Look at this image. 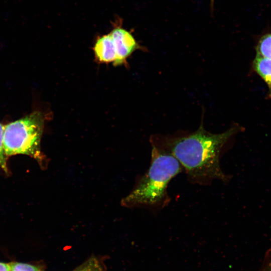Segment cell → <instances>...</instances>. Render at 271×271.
<instances>
[{
  "label": "cell",
  "instance_id": "obj_1",
  "mask_svg": "<svg viewBox=\"0 0 271 271\" xmlns=\"http://www.w3.org/2000/svg\"><path fill=\"white\" fill-rule=\"evenodd\" d=\"M239 130L233 126L214 134L207 131L202 122L195 131L175 135L151 137L152 146L174 156L192 182L205 184L214 180L223 182L229 177L222 171L220 155L224 146Z\"/></svg>",
  "mask_w": 271,
  "mask_h": 271
},
{
  "label": "cell",
  "instance_id": "obj_2",
  "mask_svg": "<svg viewBox=\"0 0 271 271\" xmlns=\"http://www.w3.org/2000/svg\"><path fill=\"white\" fill-rule=\"evenodd\" d=\"M183 170L174 156L152 146L149 169L130 193L121 200V204L126 207L164 205L168 198L169 183Z\"/></svg>",
  "mask_w": 271,
  "mask_h": 271
},
{
  "label": "cell",
  "instance_id": "obj_3",
  "mask_svg": "<svg viewBox=\"0 0 271 271\" xmlns=\"http://www.w3.org/2000/svg\"><path fill=\"white\" fill-rule=\"evenodd\" d=\"M44 122V114L35 111L5 125L4 145L7 157L26 155L45 167L46 161L41 149Z\"/></svg>",
  "mask_w": 271,
  "mask_h": 271
},
{
  "label": "cell",
  "instance_id": "obj_4",
  "mask_svg": "<svg viewBox=\"0 0 271 271\" xmlns=\"http://www.w3.org/2000/svg\"><path fill=\"white\" fill-rule=\"evenodd\" d=\"M112 36L117 59L114 65H120L139 47L132 34L122 28L121 24L116 23L110 32Z\"/></svg>",
  "mask_w": 271,
  "mask_h": 271
},
{
  "label": "cell",
  "instance_id": "obj_5",
  "mask_svg": "<svg viewBox=\"0 0 271 271\" xmlns=\"http://www.w3.org/2000/svg\"><path fill=\"white\" fill-rule=\"evenodd\" d=\"M96 59L101 63H115L117 56L110 33L98 37L93 47Z\"/></svg>",
  "mask_w": 271,
  "mask_h": 271
},
{
  "label": "cell",
  "instance_id": "obj_6",
  "mask_svg": "<svg viewBox=\"0 0 271 271\" xmlns=\"http://www.w3.org/2000/svg\"><path fill=\"white\" fill-rule=\"evenodd\" d=\"M253 68L264 80L268 88V97L271 99V59L256 56L253 61Z\"/></svg>",
  "mask_w": 271,
  "mask_h": 271
},
{
  "label": "cell",
  "instance_id": "obj_7",
  "mask_svg": "<svg viewBox=\"0 0 271 271\" xmlns=\"http://www.w3.org/2000/svg\"><path fill=\"white\" fill-rule=\"evenodd\" d=\"M256 56L271 59V34L263 36L256 47Z\"/></svg>",
  "mask_w": 271,
  "mask_h": 271
},
{
  "label": "cell",
  "instance_id": "obj_8",
  "mask_svg": "<svg viewBox=\"0 0 271 271\" xmlns=\"http://www.w3.org/2000/svg\"><path fill=\"white\" fill-rule=\"evenodd\" d=\"M4 130L5 125L0 123V167L6 173L8 174L9 173L7 163L8 157L5 154L4 145Z\"/></svg>",
  "mask_w": 271,
  "mask_h": 271
},
{
  "label": "cell",
  "instance_id": "obj_9",
  "mask_svg": "<svg viewBox=\"0 0 271 271\" xmlns=\"http://www.w3.org/2000/svg\"><path fill=\"white\" fill-rule=\"evenodd\" d=\"M74 271H102V268L98 260L91 257Z\"/></svg>",
  "mask_w": 271,
  "mask_h": 271
},
{
  "label": "cell",
  "instance_id": "obj_10",
  "mask_svg": "<svg viewBox=\"0 0 271 271\" xmlns=\"http://www.w3.org/2000/svg\"><path fill=\"white\" fill-rule=\"evenodd\" d=\"M10 271H43L39 267L25 263L13 262L9 263Z\"/></svg>",
  "mask_w": 271,
  "mask_h": 271
},
{
  "label": "cell",
  "instance_id": "obj_11",
  "mask_svg": "<svg viewBox=\"0 0 271 271\" xmlns=\"http://www.w3.org/2000/svg\"><path fill=\"white\" fill-rule=\"evenodd\" d=\"M265 261L260 271H271V249L266 253Z\"/></svg>",
  "mask_w": 271,
  "mask_h": 271
},
{
  "label": "cell",
  "instance_id": "obj_12",
  "mask_svg": "<svg viewBox=\"0 0 271 271\" xmlns=\"http://www.w3.org/2000/svg\"><path fill=\"white\" fill-rule=\"evenodd\" d=\"M0 271H10V263L0 262Z\"/></svg>",
  "mask_w": 271,
  "mask_h": 271
}]
</instances>
